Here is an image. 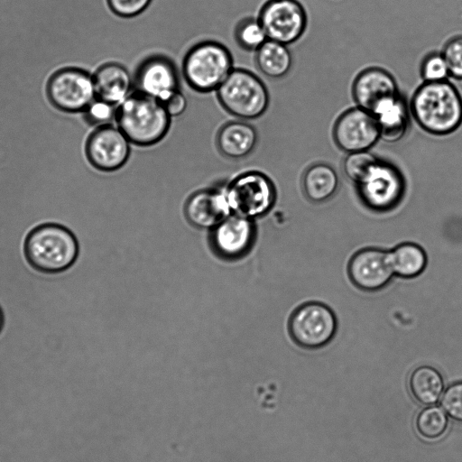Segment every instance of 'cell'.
I'll return each instance as SVG.
<instances>
[{"mask_svg":"<svg viewBox=\"0 0 462 462\" xmlns=\"http://www.w3.org/2000/svg\"><path fill=\"white\" fill-rule=\"evenodd\" d=\"M409 106L419 126L433 135L449 134L462 124V97L448 80L423 82Z\"/></svg>","mask_w":462,"mask_h":462,"instance_id":"obj_1","label":"cell"},{"mask_svg":"<svg viewBox=\"0 0 462 462\" xmlns=\"http://www.w3.org/2000/svg\"><path fill=\"white\" fill-rule=\"evenodd\" d=\"M116 122L132 144L148 147L167 135L171 117L161 101L134 90L117 106Z\"/></svg>","mask_w":462,"mask_h":462,"instance_id":"obj_2","label":"cell"},{"mask_svg":"<svg viewBox=\"0 0 462 462\" xmlns=\"http://www.w3.org/2000/svg\"><path fill=\"white\" fill-rule=\"evenodd\" d=\"M79 252L75 235L56 223L35 226L28 233L23 244L24 256L29 264L44 273L68 270L76 262Z\"/></svg>","mask_w":462,"mask_h":462,"instance_id":"obj_3","label":"cell"},{"mask_svg":"<svg viewBox=\"0 0 462 462\" xmlns=\"http://www.w3.org/2000/svg\"><path fill=\"white\" fill-rule=\"evenodd\" d=\"M234 69L233 56L227 47L207 40L196 43L186 52L181 72L194 91L209 93L216 91Z\"/></svg>","mask_w":462,"mask_h":462,"instance_id":"obj_4","label":"cell"},{"mask_svg":"<svg viewBox=\"0 0 462 462\" xmlns=\"http://www.w3.org/2000/svg\"><path fill=\"white\" fill-rule=\"evenodd\" d=\"M216 92L220 106L241 120L259 118L270 104V95L263 81L245 69H234Z\"/></svg>","mask_w":462,"mask_h":462,"instance_id":"obj_5","label":"cell"},{"mask_svg":"<svg viewBox=\"0 0 462 462\" xmlns=\"http://www.w3.org/2000/svg\"><path fill=\"white\" fill-rule=\"evenodd\" d=\"M356 189L365 208L374 213H387L402 202L406 181L395 164L379 159L367 175L356 184Z\"/></svg>","mask_w":462,"mask_h":462,"instance_id":"obj_6","label":"cell"},{"mask_svg":"<svg viewBox=\"0 0 462 462\" xmlns=\"http://www.w3.org/2000/svg\"><path fill=\"white\" fill-rule=\"evenodd\" d=\"M224 190L231 212L253 220L267 214L277 197L273 181L258 171L241 173Z\"/></svg>","mask_w":462,"mask_h":462,"instance_id":"obj_7","label":"cell"},{"mask_svg":"<svg viewBox=\"0 0 462 462\" xmlns=\"http://www.w3.org/2000/svg\"><path fill=\"white\" fill-rule=\"evenodd\" d=\"M337 330L336 314L319 301H308L298 306L288 321L291 338L304 349L313 350L327 346L335 337Z\"/></svg>","mask_w":462,"mask_h":462,"instance_id":"obj_8","label":"cell"},{"mask_svg":"<svg viewBox=\"0 0 462 462\" xmlns=\"http://www.w3.org/2000/svg\"><path fill=\"white\" fill-rule=\"evenodd\" d=\"M257 18L268 40L287 46L298 41L307 27V14L298 0H268Z\"/></svg>","mask_w":462,"mask_h":462,"instance_id":"obj_9","label":"cell"},{"mask_svg":"<svg viewBox=\"0 0 462 462\" xmlns=\"http://www.w3.org/2000/svg\"><path fill=\"white\" fill-rule=\"evenodd\" d=\"M47 94L62 111H84L97 97L94 77L79 69H61L50 79Z\"/></svg>","mask_w":462,"mask_h":462,"instance_id":"obj_10","label":"cell"},{"mask_svg":"<svg viewBox=\"0 0 462 462\" xmlns=\"http://www.w3.org/2000/svg\"><path fill=\"white\" fill-rule=\"evenodd\" d=\"M333 138L337 146L347 153L369 151L380 140V130L374 116L356 106L337 119Z\"/></svg>","mask_w":462,"mask_h":462,"instance_id":"obj_11","label":"cell"},{"mask_svg":"<svg viewBox=\"0 0 462 462\" xmlns=\"http://www.w3.org/2000/svg\"><path fill=\"white\" fill-rule=\"evenodd\" d=\"M131 143L118 126H98L88 137L86 153L89 162L102 171L122 168L131 154Z\"/></svg>","mask_w":462,"mask_h":462,"instance_id":"obj_12","label":"cell"},{"mask_svg":"<svg viewBox=\"0 0 462 462\" xmlns=\"http://www.w3.org/2000/svg\"><path fill=\"white\" fill-rule=\"evenodd\" d=\"M134 90L162 102L180 88V75L174 62L164 55H151L137 66Z\"/></svg>","mask_w":462,"mask_h":462,"instance_id":"obj_13","label":"cell"},{"mask_svg":"<svg viewBox=\"0 0 462 462\" xmlns=\"http://www.w3.org/2000/svg\"><path fill=\"white\" fill-rule=\"evenodd\" d=\"M350 282L364 291H377L392 281L388 251L378 247H365L356 252L347 264Z\"/></svg>","mask_w":462,"mask_h":462,"instance_id":"obj_14","label":"cell"},{"mask_svg":"<svg viewBox=\"0 0 462 462\" xmlns=\"http://www.w3.org/2000/svg\"><path fill=\"white\" fill-rule=\"evenodd\" d=\"M255 237L254 220L233 214L211 229L210 245L220 258L236 260L247 254Z\"/></svg>","mask_w":462,"mask_h":462,"instance_id":"obj_15","label":"cell"},{"mask_svg":"<svg viewBox=\"0 0 462 462\" xmlns=\"http://www.w3.org/2000/svg\"><path fill=\"white\" fill-rule=\"evenodd\" d=\"M394 77L382 68H368L361 71L352 86V96L357 106L371 113L384 100L398 95Z\"/></svg>","mask_w":462,"mask_h":462,"instance_id":"obj_16","label":"cell"},{"mask_svg":"<svg viewBox=\"0 0 462 462\" xmlns=\"http://www.w3.org/2000/svg\"><path fill=\"white\" fill-rule=\"evenodd\" d=\"M185 216L194 226L213 229L230 216L225 190L208 189L194 192L185 204Z\"/></svg>","mask_w":462,"mask_h":462,"instance_id":"obj_17","label":"cell"},{"mask_svg":"<svg viewBox=\"0 0 462 462\" xmlns=\"http://www.w3.org/2000/svg\"><path fill=\"white\" fill-rule=\"evenodd\" d=\"M258 134L245 120L229 121L217 131L216 145L221 155L229 159H243L255 149Z\"/></svg>","mask_w":462,"mask_h":462,"instance_id":"obj_18","label":"cell"},{"mask_svg":"<svg viewBox=\"0 0 462 462\" xmlns=\"http://www.w3.org/2000/svg\"><path fill=\"white\" fill-rule=\"evenodd\" d=\"M97 97L119 106L134 91V77L120 63L108 62L96 71Z\"/></svg>","mask_w":462,"mask_h":462,"instance_id":"obj_19","label":"cell"},{"mask_svg":"<svg viewBox=\"0 0 462 462\" xmlns=\"http://www.w3.org/2000/svg\"><path fill=\"white\" fill-rule=\"evenodd\" d=\"M410 113L401 93L382 102L372 113L379 126L380 139L388 143L401 140L408 130Z\"/></svg>","mask_w":462,"mask_h":462,"instance_id":"obj_20","label":"cell"},{"mask_svg":"<svg viewBox=\"0 0 462 462\" xmlns=\"http://www.w3.org/2000/svg\"><path fill=\"white\" fill-rule=\"evenodd\" d=\"M339 188V177L329 164L318 162L309 166L301 179V189L305 198L315 204L331 199Z\"/></svg>","mask_w":462,"mask_h":462,"instance_id":"obj_21","label":"cell"},{"mask_svg":"<svg viewBox=\"0 0 462 462\" xmlns=\"http://www.w3.org/2000/svg\"><path fill=\"white\" fill-rule=\"evenodd\" d=\"M393 274L403 279L419 276L425 270L428 257L424 249L411 242H404L388 252Z\"/></svg>","mask_w":462,"mask_h":462,"instance_id":"obj_22","label":"cell"},{"mask_svg":"<svg viewBox=\"0 0 462 462\" xmlns=\"http://www.w3.org/2000/svg\"><path fill=\"white\" fill-rule=\"evenodd\" d=\"M408 385L412 397L423 405L438 402L444 390L441 374L430 365H420L413 369Z\"/></svg>","mask_w":462,"mask_h":462,"instance_id":"obj_23","label":"cell"},{"mask_svg":"<svg viewBox=\"0 0 462 462\" xmlns=\"http://www.w3.org/2000/svg\"><path fill=\"white\" fill-rule=\"evenodd\" d=\"M254 61L264 76L281 79L291 69L292 56L287 45L267 40L255 51Z\"/></svg>","mask_w":462,"mask_h":462,"instance_id":"obj_24","label":"cell"},{"mask_svg":"<svg viewBox=\"0 0 462 462\" xmlns=\"http://www.w3.org/2000/svg\"><path fill=\"white\" fill-rule=\"evenodd\" d=\"M418 433L425 439L440 438L448 428V416L439 406H430L421 410L415 420Z\"/></svg>","mask_w":462,"mask_h":462,"instance_id":"obj_25","label":"cell"},{"mask_svg":"<svg viewBox=\"0 0 462 462\" xmlns=\"http://www.w3.org/2000/svg\"><path fill=\"white\" fill-rule=\"evenodd\" d=\"M235 39L238 46L245 51H257L267 40L266 33L258 18L241 20L235 29Z\"/></svg>","mask_w":462,"mask_h":462,"instance_id":"obj_26","label":"cell"},{"mask_svg":"<svg viewBox=\"0 0 462 462\" xmlns=\"http://www.w3.org/2000/svg\"><path fill=\"white\" fill-rule=\"evenodd\" d=\"M379 158L369 151L348 152L342 162L345 175L355 184L362 180Z\"/></svg>","mask_w":462,"mask_h":462,"instance_id":"obj_27","label":"cell"},{"mask_svg":"<svg viewBox=\"0 0 462 462\" xmlns=\"http://www.w3.org/2000/svg\"><path fill=\"white\" fill-rule=\"evenodd\" d=\"M117 106L97 97L84 110L85 118L93 125H110L116 120Z\"/></svg>","mask_w":462,"mask_h":462,"instance_id":"obj_28","label":"cell"},{"mask_svg":"<svg viewBox=\"0 0 462 462\" xmlns=\"http://www.w3.org/2000/svg\"><path fill=\"white\" fill-rule=\"evenodd\" d=\"M449 71L447 63L439 52L429 53L420 64V77L423 82H439L448 80Z\"/></svg>","mask_w":462,"mask_h":462,"instance_id":"obj_29","label":"cell"},{"mask_svg":"<svg viewBox=\"0 0 462 462\" xmlns=\"http://www.w3.org/2000/svg\"><path fill=\"white\" fill-rule=\"evenodd\" d=\"M450 77L462 79V36L448 40L441 52Z\"/></svg>","mask_w":462,"mask_h":462,"instance_id":"obj_30","label":"cell"},{"mask_svg":"<svg viewBox=\"0 0 462 462\" xmlns=\"http://www.w3.org/2000/svg\"><path fill=\"white\" fill-rule=\"evenodd\" d=\"M441 406L448 417L462 422V382L454 383L446 389Z\"/></svg>","mask_w":462,"mask_h":462,"instance_id":"obj_31","label":"cell"},{"mask_svg":"<svg viewBox=\"0 0 462 462\" xmlns=\"http://www.w3.org/2000/svg\"><path fill=\"white\" fill-rule=\"evenodd\" d=\"M152 0H106L109 9L122 18H132L146 10Z\"/></svg>","mask_w":462,"mask_h":462,"instance_id":"obj_32","label":"cell"},{"mask_svg":"<svg viewBox=\"0 0 462 462\" xmlns=\"http://www.w3.org/2000/svg\"><path fill=\"white\" fill-rule=\"evenodd\" d=\"M162 103L171 118L182 115L188 106L187 98L180 89L172 93Z\"/></svg>","mask_w":462,"mask_h":462,"instance_id":"obj_33","label":"cell"},{"mask_svg":"<svg viewBox=\"0 0 462 462\" xmlns=\"http://www.w3.org/2000/svg\"><path fill=\"white\" fill-rule=\"evenodd\" d=\"M3 322H4V317H3L2 310L0 309V331H1L2 327H3Z\"/></svg>","mask_w":462,"mask_h":462,"instance_id":"obj_34","label":"cell"}]
</instances>
